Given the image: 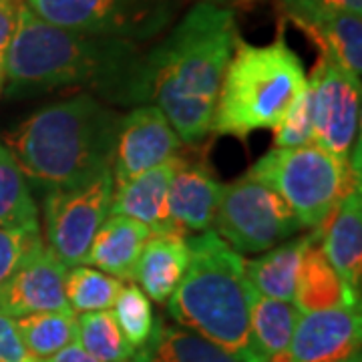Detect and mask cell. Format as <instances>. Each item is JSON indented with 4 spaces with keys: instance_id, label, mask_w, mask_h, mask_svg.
Here are the masks:
<instances>
[{
    "instance_id": "obj_21",
    "label": "cell",
    "mask_w": 362,
    "mask_h": 362,
    "mask_svg": "<svg viewBox=\"0 0 362 362\" xmlns=\"http://www.w3.org/2000/svg\"><path fill=\"white\" fill-rule=\"evenodd\" d=\"M318 47L320 57L349 77L361 81L362 21L361 14H338L314 23H296Z\"/></svg>"
},
{
    "instance_id": "obj_6",
    "label": "cell",
    "mask_w": 362,
    "mask_h": 362,
    "mask_svg": "<svg viewBox=\"0 0 362 362\" xmlns=\"http://www.w3.org/2000/svg\"><path fill=\"white\" fill-rule=\"evenodd\" d=\"M247 177L264 183L294 211L302 228H322L338 204L361 189L358 168L318 145L272 149L252 165Z\"/></svg>"
},
{
    "instance_id": "obj_9",
    "label": "cell",
    "mask_w": 362,
    "mask_h": 362,
    "mask_svg": "<svg viewBox=\"0 0 362 362\" xmlns=\"http://www.w3.org/2000/svg\"><path fill=\"white\" fill-rule=\"evenodd\" d=\"M115 181L111 171L71 189H51L45 195V242L66 268L85 262L90 242L111 216Z\"/></svg>"
},
{
    "instance_id": "obj_14",
    "label": "cell",
    "mask_w": 362,
    "mask_h": 362,
    "mask_svg": "<svg viewBox=\"0 0 362 362\" xmlns=\"http://www.w3.org/2000/svg\"><path fill=\"white\" fill-rule=\"evenodd\" d=\"M223 183L202 157L177 156L169 183L168 209L173 223L187 235L207 232L218 214Z\"/></svg>"
},
{
    "instance_id": "obj_27",
    "label": "cell",
    "mask_w": 362,
    "mask_h": 362,
    "mask_svg": "<svg viewBox=\"0 0 362 362\" xmlns=\"http://www.w3.org/2000/svg\"><path fill=\"white\" fill-rule=\"evenodd\" d=\"M123 280L93 266H73L65 276V296L73 312L107 310L115 304Z\"/></svg>"
},
{
    "instance_id": "obj_8",
    "label": "cell",
    "mask_w": 362,
    "mask_h": 362,
    "mask_svg": "<svg viewBox=\"0 0 362 362\" xmlns=\"http://www.w3.org/2000/svg\"><path fill=\"white\" fill-rule=\"evenodd\" d=\"M214 223L216 233L240 256L268 252L304 230L280 195L247 175L223 185Z\"/></svg>"
},
{
    "instance_id": "obj_23",
    "label": "cell",
    "mask_w": 362,
    "mask_h": 362,
    "mask_svg": "<svg viewBox=\"0 0 362 362\" xmlns=\"http://www.w3.org/2000/svg\"><path fill=\"white\" fill-rule=\"evenodd\" d=\"M298 318L300 312L292 302L262 296L254 290L250 300V330L259 361L266 362L274 354L288 350Z\"/></svg>"
},
{
    "instance_id": "obj_33",
    "label": "cell",
    "mask_w": 362,
    "mask_h": 362,
    "mask_svg": "<svg viewBox=\"0 0 362 362\" xmlns=\"http://www.w3.org/2000/svg\"><path fill=\"white\" fill-rule=\"evenodd\" d=\"M21 2L16 0H0V85L4 83V63L6 52L14 37V30L18 25Z\"/></svg>"
},
{
    "instance_id": "obj_17",
    "label": "cell",
    "mask_w": 362,
    "mask_h": 362,
    "mask_svg": "<svg viewBox=\"0 0 362 362\" xmlns=\"http://www.w3.org/2000/svg\"><path fill=\"white\" fill-rule=\"evenodd\" d=\"M149 235L151 230L147 226L127 216L111 214L95 233L83 264H89L119 280L133 282L137 262Z\"/></svg>"
},
{
    "instance_id": "obj_25",
    "label": "cell",
    "mask_w": 362,
    "mask_h": 362,
    "mask_svg": "<svg viewBox=\"0 0 362 362\" xmlns=\"http://www.w3.org/2000/svg\"><path fill=\"white\" fill-rule=\"evenodd\" d=\"M16 330L33 356L45 361L69 344L77 342L75 312H37L16 318Z\"/></svg>"
},
{
    "instance_id": "obj_31",
    "label": "cell",
    "mask_w": 362,
    "mask_h": 362,
    "mask_svg": "<svg viewBox=\"0 0 362 362\" xmlns=\"http://www.w3.org/2000/svg\"><path fill=\"white\" fill-rule=\"evenodd\" d=\"M288 23H314L338 14H361L362 0H280Z\"/></svg>"
},
{
    "instance_id": "obj_4",
    "label": "cell",
    "mask_w": 362,
    "mask_h": 362,
    "mask_svg": "<svg viewBox=\"0 0 362 362\" xmlns=\"http://www.w3.org/2000/svg\"><path fill=\"white\" fill-rule=\"evenodd\" d=\"M189 266L169 296L168 314L216 346L246 362H262L252 344L246 259L214 230L187 235Z\"/></svg>"
},
{
    "instance_id": "obj_10",
    "label": "cell",
    "mask_w": 362,
    "mask_h": 362,
    "mask_svg": "<svg viewBox=\"0 0 362 362\" xmlns=\"http://www.w3.org/2000/svg\"><path fill=\"white\" fill-rule=\"evenodd\" d=\"M308 81L314 87V139L338 159L350 161L361 123V81L318 57Z\"/></svg>"
},
{
    "instance_id": "obj_1",
    "label": "cell",
    "mask_w": 362,
    "mask_h": 362,
    "mask_svg": "<svg viewBox=\"0 0 362 362\" xmlns=\"http://www.w3.org/2000/svg\"><path fill=\"white\" fill-rule=\"evenodd\" d=\"M11 97L83 90L107 105L149 101L145 51L139 42L51 25L21 4L4 63Z\"/></svg>"
},
{
    "instance_id": "obj_3",
    "label": "cell",
    "mask_w": 362,
    "mask_h": 362,
    "mask_svg": "<svg viewBox=\"0 0 362 362\" xmlns=\"http://www.w3.org/2000/svg\"><path fill=\"white\" fill-rule=\"evenodd\" d=\"M121 113L78 93L47 105L6 135V147L25 177L47 192L97 180L113 165Z\"/></svg>"
},
{
    "instance_id": "obj_32",
    "label": "cell",
    "mask_w": 362,
    "mask_h": 362,
    "mask_svg": "<svg viewBox=\"0 0 362 362\" xmlns=\"http://www.w3.org/2000/svg\"><path fill=\"white\" fill-rule=\"evenodd\" d=\"M0 362H40L28 352L16 322L4 312H0Z\"/></svg>"
},
{
    "instance_id": "obj_7",
    "label": "cell",
    "mask_w": 362,
    "mask_h": 362,
    "mask_svg": "<svg viewBox=\"0 0 362 362\" xmlns=\"http://www.w3.org/2000/svg\"><path fill=\"white\" fill-rule=\"evenodd\" d=\"M25 6L51 25L141 45L171 25L181 0H26Z\"/></svg>"
},
{
    "instance_id": "obj_34",
    "label": "cell",
    "mask_w": 362,
    "mask_h": 362,
    "mask_svg": "<svg viewBox=\"0 0 362 362\" xmlns=\"http://www.w3.org/2000/svg\"><path fill=\"white\" fill-rule=\"evenodd\" d=\"M40 362H103L99 361V358H95L93 354H89L87 350L83 349L78 342H73V344H69L63 350H59L57 354H52L49 358H45V361Z\"/></svg>"
},
{
    "instance_id": "obj_5",
    "label": "cell",
    "mask_w": 362,
    "mask_h": 362,
    "mask_svg": "<svg viewBox=\"0 0 362 362\" xmlns=\"http://www.w3.org/2000/svg\"><path fill=\"white\" fill-rule=\"evenodd\" d=\"M306 87V71L284 39L256 47L238 37L228 63L211 131L246 139L254 131L276 129Z\"/></svg>"
},
{
    "instance_id": "obj_30",
    "label": "cell",
    "mask_w": 362,
    "mask_h": 362,
    "mask_svg": "<svg viewBox=\"0 0 362 362\" xmlns=\"http://www.w3.org/2000/svg\"><path fill=\"white\" fill-rule=\"evenodd\" d=\"M45 242L39 228L21 230V228H0V286L4 284L14 272L18 270L35 250Z\"/></svg>"
},
{
    "instance_id": "obj_28",
    "label": "cell",
    "mask_w": 362,
    "mask_h": 362,
    "mask_svg": "<svg viewBox=\"0 0 362 362\" xmlns=\"http://www.w3.org/2000/svg\"><path fill=\"white\" fill-rule=\"evenodd\" d=\"M113 316L125 340L133 349H141L153 332L156 318H153L151 300L135 282L123 284L115 300Z\"/></svg>"
},
{
    "instance_id": "obj_22",
    "label": "cell",
    "mask_w": 362,
    "mask_h": 362,
    "mask_svg": "<svg viewBox=\"0 0 362 362\" xmlns=\"http://www.w3.org/2000/svg\"><path fill=\"white\" fill-rule=\"evenodd\" d=\"M131 362H246L180 324L159 320Z\"/></svg>"
},
{
    "instance_id": "obj_16",
    "label": "cell",
    "mask_w": 362,
    "mask_h": 362,
    "mask_svg": "<svg viewBox=\"0 0 362 362\" xmlns=\"http://www.w3.org/2000/svg\"><path fill=\"white\" fill-rule=\"evenodd\" d=\"M324 256L340 274V278L361 292L362 280V197L361 189H354L338 204L334 214L322 228Z\"/></svg>"
},
{
    "instance_id": "obj_29",
    "label": "cell",
    "mask_w": 362,
    "mask_h": 362,
    "mask_svg": "<svg viewBox=\"0 0 362 362\" xmlns=\"http://www.w3.org/2000/svg\"><path fill=\"white\" fill-rule=\"evenodd\" d=\"M274 143L280 149H292L310 145L314 139V87L306 77V87L298 95L294 105L288 109L284 119L276 127Z\"/></svg>"
},
{
    "instance_id": "obj_19",
    "label": "cell",
    "mask_w": 362,
    "mask_h": 362,
    "mask_svg": "<svg viewBox=\"0 0 362 362\" xmlns=\"http://www.w3.org/2000/svg\"><path fill=\"white\" fill-rule=\"evenodd\" d=\"M189 266V246L183 233H151L143 246L133 280L149 300L168 302Z\"/></svg>"
},
{
    "instance_id": "obj_13",
    "label": "cell",
    "mask_w": 362,
    "mask_h": 362,
    "mask_svg": "<svg viewBox=\"0 0 362 362\" xmlns=\"http://www.w3.org/2000/svg\"><path fill=\"white\" fill-rule=\"evenodd\" d=\"M361 308L300 314L288 346L292 362H349L361 352Z\"/></svg>"
},
{
    "instance_id": "obj_11",
    "label": "cell",
    "mask_w": 362,
    "mask_h": 362,
    "mask_svg": "<svg viewBox=\"0 0 362 362\" xmlns=\"http://www.w3.org/2000/svg\"><path fill=\"white\" fill-rule=\"evenodd\" d=\"M180 135L173 131L165 113L153 103L137 105L121 117L117 131L111 175L115 185L133 180L177 156Z\"/></svg>"
},
{
    "instance_id": "obj_20",
    "label": "cell",
    "mask_w": 362,
    "mask_h": 362,
    "mask_svg": "<svg viewBox=\"0 0 362 362\" xmlns=\"http://www.w3.org/2000/svg\"><path fill=\"white\" fill-rule=\"evenodd\" d=\"M318 235L320 228L296 240H286L259 258L246 259V276L252 288L262 296L292 302L304 252Z\"/></svg>"
},
{
    "instance_id": "obj_26",
    "label": "cell",
    "mask_w": 362,
    "mask_h": 362,
    "mask_svg": "<svg viewBox=\"0 0 362 362\" xmlns=\"http://www.w3.org/2000/svg\"><path fill=\"white\" fill-rule=\"evenodd\" d=\"M77 342L103 362H129L135 349L125 340L113 312H83L77 318Z\"/></svg>"
},
{
    "instance_id": "obj_24",
    "label": "cell",
    "mask_w": 362,
    "mask_h": 362,
    "mask_svg": "<svg viewBox=\"0 0 362 362\" xmlns=\"http://www.w3.org/2000/svg\"><path fill=\"white\" fill-rule=\"evenodd\" d=\"M0 228H39V214L25 173L4 143H0Z\"/></svg>"
},
{
    "instance_id": "obj_37",
    "label": "cell",
    "mask_w": 362,
    "mask_h": 362,
    "mask_svg": "<svg viewBox=\"0 0 362 362\" xmlns=\"http://www.w3.org/2000/svg\"><path fill=\"white\" fill-rule=\"evenodd\" d=\"M16 2H21V4H25L26 0H16Z\"/></svg>"
},
{
    "instance_id": "obj_18",
    "label": "cell",
    "mask_w": 362,
    "mask_h": 362,
    "mask_svg": "<svg viewBox=\"0 0 362 362\" xmlns=\"http://www.w3.org/2000/svg\"><path fill=\"white\" fill-rule=\"evenodd\" d=\"M322 230L304 252L302 266L298 272L294 306L300 314H310L330 308H361L358 292H354L324 256Z\"/></svg>"
},
{
    "instance_id": "obj_36",
    "label": "cell",
    "mask_w": 362,
    "mask_h": 362,
    "mask_svg": "<svg viewBox=\"0 0 362 362\" xmlns=\"http://www.w3.org/2000/svg\"><path fill=\"white\" fill-rule=\"evenodd\" d=\"M349 362H361V352H358L356 356H352V358H350Z\"/></svg>"
},
{
    "instance_id": "obj_15",
    "label": "cell",
    "mask_w": 362,
    "mask_h": 362,
    "mask_svg": "<svg viewBox=\"0 0 362 362\" xmlns=\"http://www.w3.org/2000/svg\"><path fill=\"white\" fill-rule=\"evenodd\" d=\"M177 165V156L145 173L115 185L111 214L127 216L147 226L151 233H183L173 223L168 209L169 183Z\"/></svg>"
},
{
    "instance_id": "obj_35",
    "label": "cell",
    "mask_w": 362,
    "mask_h": 362,
    "mask_svg": "<svg viewBox=\"0 0 362 362\" xmlns=\"http://www.w3.org/2000/svg\"><path fill=\"white\" fill-rule=\"evenodd\" d=\"M197 2H206V4H214V6H221V8H250L254 6L258 0H197Z\"/></svg>"
},
{
    "instance_id": "obj_12",
    "label": "cell",
    "mask_w": 362,
    "mask_h": 362,
    "mask_svg": "<svg viewBox=\"0 0 362 362\" xmlns=\"http://www.w3.org/2000/svg\"><path fill=\"white\" fill-rule=\"evenodd\" d=\"M66 266L42 246L0 286V312L23 318L37 312H73L65 296Z\"/></svg>"
},
{
    "instance_id": "obj_2",
    "label": "cell",
    "mask_w": 362,
    "mask_h": 362,
    "mask_svg": "<svg viewBox=\"0 0 362 362\" xmlns=\"http://www.w3.org/2000/svg\"><path fill=\"white\" fill-rule=\"evenodd\" d=\"M235 40L233 11L195 2L168 37L145 51L149 101L165 113L181 141H202L211 131Z\"/></svg>"
},
{
    "instance_id": "obj_38",
    "label": "cell",
    "mask_w": 362,
    "mask_h": 362,
    "mask_svg": "<svg viewBox=\"0 0 362 362\" xmlns=\"http://www.w3.org/2000/svg\"><path fill=\"white\" fill-rule=\"evenodd\" d=\"M0 89H2V85H0Z\"/></svg>"
}]
</instances>
